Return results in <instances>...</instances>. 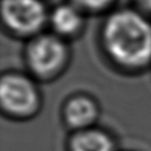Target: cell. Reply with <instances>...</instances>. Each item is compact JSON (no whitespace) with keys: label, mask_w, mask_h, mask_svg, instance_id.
<instances>
[{"label":"cell","mask_w":151,"mask_h":151,"mask_svg":"<svg viewBox=\"0 0 151 151\" xmlns=\"http://www.w3.org/2000/svg\"><path fill=\"white\" fill-rule=\"evenodd\" d=\"M109 54L119 64L138 67L151 59V25L133 11L112 14L103 32Z\"/></svg>","instance_id":"cell-1"},{"label":"cell","mask_w":151,"mask_h":151,"mask_svg":"<svg viewBox=\"0 0 151 151\" xmlns=\"http://www.w3.org/2000/svg\"><path fill=\"white\" fill-rule=\"evenodd\" d=\"M0 100L7 112L24 116L31 113L37 107L38 94L28 79L17 74H9L1 79Z\"/></svg>","instance_id":"cell-2"},{"label":"cell","mask_w":151,"mask_h":151,"mask_svg":"<svg viewBox=\"0 0 151 151\" xmlns=\"http://www.w3.org/2000/svg\"><path fill=\"white\" fill-rule=\"evenodd\" d=\"M1 9L5 24L19 33L38 31L46 20L44 5L39 0H2Z\"/></svg>","instance_id":"cell-3"},{"label":"cell","mask_w":151,"mask_h":151,"mask_svg":"<svg viewBox=\"0 0 151 151\" xmlns=\"http://www.w3.org/2000/svg\"><path fill=\"white\" fill-rule=\"evenodd\" d=\"M64 44L53 35H41L34 39L27 48V63L33 72L48 76L55 72L65 60Z\"/></svg>","instance_id":"cell-4"},{"label":"cell","mask_w":151,"mask_h":151,"mask_svg":"<svg viewBox=\"0 0 151 151\" xmlns=\"http://www.w3.org/2000/svg\"><path fill=\"white\" fill-rule=\"evenodd\" d=\"M97 116L94 103L86 97L71 99L65 107V119L73 127H84L91 124Z\"/></svg>","instance_id":"cell-5"},{"label":"cell","mask_w":151,"mask_h":151,"mask_svg":"<svg viewBox=\"0 0 151 151\" xmlns=\"http://www.w3.org/2000/svg\"><path fill=\"white\" fill-rule=\"evenodd\" d=\"M72 151H114L111 138L104 132L86 130L77 133L71 140Z\"/></svg>","instance_id":"cell-6"},{"label":"cell","mask_w":151,"mask_h":151,"mask_svg":"<svg viewBox=\"0 0 151 151\" xmlns=\"http://www.w3.org/2000/svg\"><path fill=\"white\" fill-rule=\"evenodd\" d=\"M51 24L58 33L72 34L79 28L81 18L76 8L68 5H63L53 11L51 15Z\"/></svg>","instance_id":"cell-7"},{"label":"cell","mask_w":151,"mask_h":151,"mask_svg":"<svg viewBox=\"0 0 151 151\" xmlns=\"http://www.w3.org/2000/svg\"><path fill=\"white\" fill-rule=\"evenodd\" d=\"M79 6L88 9H100L110 4L111 0H74Z\"/></svg>","instance_id":"cell-8"},{"label":"cell","mask_w":151,"mask_h":151,"mask_svg":"<svg viewBox=\"0 0 151 151\" xmlns=\"http://www.w3.org/2000/svg\"><path fill=\"white\" fill-rule=\"evenodd\" d=\"M139 1H140V4H142L144 7H146L147 9L151 11V0H139Z\"/></svg>","instance_id":"cell-9"}]
</instances>
